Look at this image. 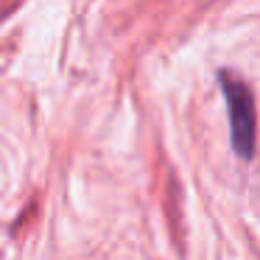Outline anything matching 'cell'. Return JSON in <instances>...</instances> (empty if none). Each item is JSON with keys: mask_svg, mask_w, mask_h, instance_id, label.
<instances>
[{"mask_svg": "<svg viewBox=\"0 0 260 260\" xmlns=\"http://www.w3.org/2000/svg\"><path fill=\"white\" fill-rule=\"evenodd\" d=\"M221 90L230 109V129H232V148L241 159H252L254 154V101L249 87L232 73H221Z\"/></svg>", "mask_w": 260, "mask_h": 260, "instance_id": "cell-1", "label": "cell"}]
</instances>
